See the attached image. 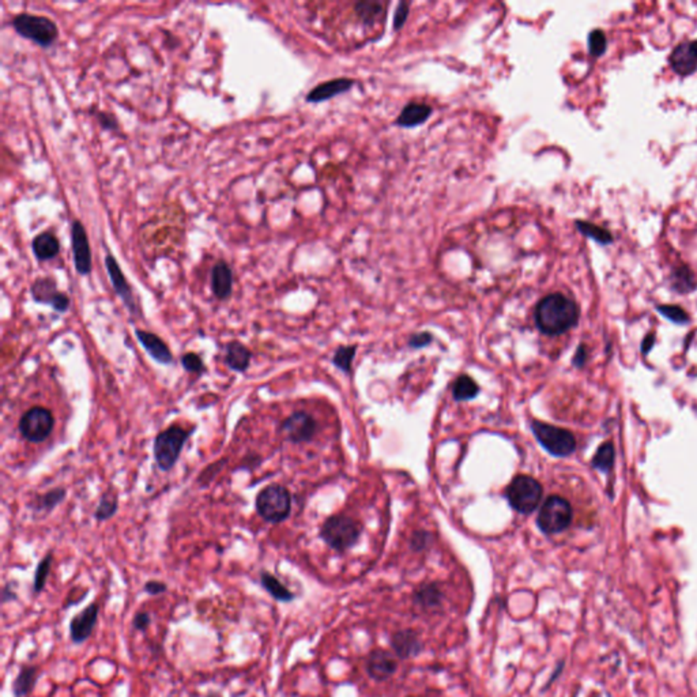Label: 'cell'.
<instances>
[{
    "label": "cell",
    "mask_w": 697,
    "mask_h": 697,
    "mask_svg": "<svg viewBox=\"0 0 697 697\" xmlns=\"http://www.w3.org/2000/svg\"><path fill=\"white\" fill-rule=\"evenodd\" d=\"M151 624V617L148 612H138L132 619V628L135 631L145 632Z\"/></svg>",
    "instance_id": "cell-44"
},
{
    "label": "cell",
    "mask_w": 697,
    "mask_h": 697,
    "mask_svg": "<svg viewBox=\"0 0 697 697\" xmlns=\"http://www.w3.org/2000/svg\"><path fill=\"white\" fill-rule=\"evenodd\" d=\"M353 83H354V80L350 78H337V79L327 80L324 83L318 85L316 87H314L307 94V101L308 102H323V101L330 100L335 96H339L342 93L348 92L351 89Z\"/></svg>",
    "instance_id": "cell-22"
},
{
    "label": "cell",
    "mask_w": 697,
    "mask_h": 697,
    "mask_svg": "<svg viewBox=\"0 0 697 697\" xmlns=\"http://www.w3.org/2000/svg\"><path fill=\"white\" fill-rule=\"evenodd\" d=\"M67 498V491L62 486L53 488L43 495H37L33 502L29 505L37 514H50L57 505H60Z\"/></svg>",
    "instance_id": "cell-25"
},
{
    "label": "cell",
    "mask_w": 697,
    "mask_h": 697,
    "mask_svg": "<svg viewBox=\"0 0 697 697\" xmlns=\"http://www.w3.org/2000/svg\"><path fill=\"white\" fill-rule=\"evenodd\" d=\"M354 353H355V346H344V348H339L335 351L332 362L341 371L348 372L350 368H351V361H353Z\"/></svg>",
    "instance_id": "cell-37"
},
{
    "label": "cell",
    "mask_w": 697,
    "mask_h": 697,
    "mask_svg": "<svg viewBox=\"0 0 697 697\" xmlns=\"http://www.w3.org/2000/svg\"><path fill=\"white\" fill-rule=\"evenodd\" d=\"M258 515L265 522L278 524L286 521L292 512V495L288 488L272 484L263 488L255 500Z\"/></svg>",
    "instance_id": "cell-3"
},
{
    "label": "cell",
    "mask_w": 697,
    "mask_h": 697,
    "mask_svg": "<svg viewBox=\"0 0 697 697\" xmlns=\"http://www.w3.org/2000/svg\"><path fill=\"white\" fill-rule=\"evenodd\" d=\"M31 249L37 260L40 262H47L57 256L60 251V241L59 239L50 232H43L37 234L33 241H31Z\"/></svg>",
    "instance_id": "cell-24"
},
{
    "label": "cell",
    "mask_w": 697,
    "mask_h": 697,
    "mask_svg": "<svg viewBox=\"0 0 697 697\" xmlns=\"http://www.w3.org/2000/svg\"><path fill=\"white\" fill-rule=\"evenodd\" d=\"M17 598H18V596H17L15 590L13 589L11 583H8V584H6V586L3 587V590H1V602H3V603L10 602V600H15Z\"/></svg>",
    "instance_id": "cell-46"
},
{
    "label": "cell",
    "mask_w": 697,
    "mask_h": 697,
    "mask_svg": "<svg viewBox=\"0 0 697 697\" xmlns=\"http://www.w3.org/2000/svg\"><path fill=\"white\" fill-rule=\"evenodd\" d=\"M38 680V668L33 665H25L20 669L14 682L13 695L14 697H25L33 691Z\"/></svg>",
    "instance_id": "cell-26"
},
{
    "label": "cell",
    "mask_w": 697,
    "mask_h": 697,
    "mask_svg": "<svg viewBox=\"0 0 697 697\" xmlns=\"http://www.w3.org/2000/svg\"><path fill=\"white\" fill-rule=\"evenodd\" d=\"M584 360H586V350H584L583 346H580L579 350L576 351V355H575V358H573V362H575L577 367H582V365H583V362H584Z\"/></svg>",
    "instance_id": "cell-47"
},
{
    "label": "cell",
    "mask_w": 697,
    "mask_h": 697,
    "mask_svg": "<svg viewBox=\"0 0 697 697\" xmlns=\"http://www.w3.org/2000/svg\"><path fill=\"white\" fill-rule=\"evenodd\" d=\"M14 30L26 40L43 48L50 47L59 37V27L48 17L22 13L11 21Z\"/></svg>",
    "instance_id": "cell-4"
},
{
    "label": "cell",
    "mask_w": 697,
    "mask_h": 697,
    "mask_svg": "<svg viewBox=\"0 0 697 697\" xmlns=\"http://www.w3.org/2000/svg\"><path fill=\"white\" fill-rule=\"evenodd\" d=\"M71 247L76 273L79 275L90 274L93 270L92 248L86 229L79 220H74L71 224Z\"/></svg>",
    "instance_id": "cell-12"
},
{
    "label": "cell",
    "mask_w": 697,
    "mask_h": 697,
    "mask_svg": "<svg viewBox=\"0 0 697 697\" xmlns=\"http://www.w3.org/2000/svg\"><path fill=\"white\" fill-rule=\"evenodd\" d=\"M386 3L383 1H358L355 4V13L358 18L368 25H372L377 18H380L384 13Z\"/></svg>",
    "instance_id": "cell-29"
},
{
    "label": "cell",
    "mask_w": 697,
    "mask_h": 697,
    "mask_svg": "<svg viewBox=\"0 0 697 697\" xmlns=\"http://www.w3.org/2000/svg\"><path fill=\"white\" fill-rule=\"evenodd\" d=\"M197 428L185 429L178 423H174L165 430L160 432L153 443V455L158 469L168 473L174 469L190 437L195 433Z\"/></svg>",
    "instance_id": "cell-2"
},
{
    "label": "cell",
    "mask_w": 697,
    "mask_h": 697,
    "mask_svg": "<svg viewBox=\"0 0 697 697\" xmlns=\"http://www.w3.org/2000/svg\"><path fill=\"white\" fill-rule=\"evenodd\" d=\"M429 544H430V535L426 531L414 533V535L411 537V541H410V547L414 551H423L429 547Z\"/></svg>",
    "instance_id": "cell-42"
},
{
    "label": "cell",
    "mask_w": 697,
    "mask_h": 697,
    "mask_svg": "<svg viewBox=\"0 0 697 697\" xmlns=\"http://www.w3.org/2000/svg\"><path fill=\"white\" fill-rule=\"evenodd\" d=\"M409 11H410V3L400 1L398 4V8L394 14V30H400L406 24V20L409 17Z\"/></svg>",
    "instance_id": "cell-41"
},
{
    "label": "cell",
    "mask_w": 697,
    "mask_h": 697,
    "mask_svg": "<svg viewBox=\"0 0 697 697\" xmlns=\"http://www.w3.org/2000/svg\"><path fill=\"white\" fill-rule=\"evenodd\" d=\"M452 393L456 400H470L478 395L479 387L470 376L462 374L455 380Z\"/></svg>",
    "instance_id": "cell-30"
},
{
    "label": "cell",
    "mask_w": 697,
    "mask_h": 697,
    "mask_svg": "<svg viewBox=\"0 0 697 697\" xmlns=\"http://www.w3.org/2000/svg\"><path fill=\"white\" fill-rule=\"evenodd\" d=\"M535 323L547 335H560L571 330L579 321V308L572 299L551 293L535 307Z\"/></svg>",
    "instance_id": "cell-1"
},
{
    "label": "cell",
    "mask_w": 697,
    "mask_h": 697,
    "mask_svg": "<svg viewBox=\"0 0 697 697\" xmlns=\"http://www.w3.org/2000/svg\"><path fill=\"white\" fill-rule=\"evenodd\" d=\"M542 485L528 475H518L505 491L509 505L523 515L534 512L542 498Z\"/></svg>",
    "instance_id": "cell-6"
},
{
    "label": "cell",
    "mask_w": 697,
    "mask_h": 697,
    "mask_svg": "<svg viewBox=\"0 0 697 697\" xmlns=\"http://www.w3.org/2000/svg\"><path fill=\"white\" fill-rule=\"evenodd\" d=\"M407 697H420V696H407Z\"/></svg>",
    "instance_id": "cell-48"
},
{
    "label": "cell",
    "mask_w": 697,
    "mask_h": 697,
    "mask_svg": "<svg viewBox=\"0 0 697 697\" xmlns=\"http://www.w3.org/2000/svg\"><path fill=\"white\" fill-rule=\"evenodd\" d=\"M607 48V38L600 29H596L589 34V50L593 56H600Z\"/></svg>",
    "instance_id": "cell-38"
},
{
    "label": "cell",
    "mask_w": 697,
    "mask_h": 697,
    "mask_svg": "<svg viewBox=\"0 0 697 697\" xmlns=\"http://www.w3.org/2000/svg\"><path fill=\"white\" fill-rule=\"evenodd\" d=\"M361 535V526L348 516H330L322 526L321 537L324 542L337 551L353 548Z\"/></svg>",
    "instance_id": "cell-5"
},
{
    "label": "cell",
    "mask_w": 697,
    "mask_h": 697,
    "mask_svg": "<svg viewBox=\"0 0 697 697\" xmlns=\"http://www.w3.org/2000/svg\"><path fill=\"white\" fill-rule=\"evenodd\" d=\"M252 360V351L240 341H230L225 350V365L237 374H246Z\"/></svg>",
    "instance_id": "cell-21"
},
{
    "label": "cell",
    "mask_w": 697,
    "mask_h": 697,
    "mask_svg": "<svg viewBox=\"0 0 697 697\" xmlns=\"http://www.w3.org/2000/svg\"><path fill=\"white\" fill-rule=\"evenodd\" d=\"M211 290L220 301H226L232 296L233 272L225 260H218L211 269Z\"/></svg>",
    "instance_id": "cell-19"
},
{
    "label": "cell",
    "mask_w": 697,
    "mask_h": 697,
    "mask_svg": "<svg viewBox=\"0 0 697 697\" xmlns=\"http://www.w3.org/2000/svg\"><path fill=\"white\" fill-rule=\"evenodd\" d=\"M31 299L37 304L50 305L57 314H66L71 307V299L67 293L59 290L57 283L50 276H40L30 285Z\"/></svg>",
    "instance_id": "cell-10"
},
{
    "label": "cell",
    "mask_w": 697,
    "mask_h": 697,
    "mask_svg": "<svg viewBox=\"0 0 697 697\" xmlns=\"http://www.w3.org/2000/svg\"><path fill=\"white\" fill-rule=\"evenodd\" d=\"M52 561H53V556H52V553H48L38 563L36 572H34V580H33V593L34 594H40L45 589V584H47V580H48V576L50 573Z\"/></svg>",
    "instance_id": "cell-32"
},
{
    "label": "cell",
    "mask_w": 697,
    "mask_h": 697,
    "mask_svg": "<svg viewBox=\"0 0 697 697\" xmlns=\"http://www.w3.org/2000/svg\"><path fill=\"white\" fill-rule=\"evenodd\" d=\"M572 522V507L565 498L550 496L538 515V527L545 534H557L570 527Z\"/></svg>",
    "instance_id": "cell-9"
},
{
    "label": "cell",
    "mask_w": 697,
    "mask_h": 697,
    "mask_svg": "<svg viewBox=\"0 0 697 697\" xmlns=\"http://www.w3.org/2000/svg\"><path fill=\"white\" fill-rule=\"evenodd\" d=\"M135 337L141 346L148 351L150 357L160 365H172L174 362L172 350L168 344L157 334L146 330L135 328Z\"/></svg>",
    "instance_id": "cell-17"
},
{
    "label": "cell",
    "mask_w": 697,
    "mask_h": 697,
    "mask_svg": "<svg viewBox=\"0 0 697 697\" xmlns=\"http://www.w3.org/2000/svg\"><path fill=\"white\" fill-rule=\"evenodd\" d=\"M390 645L399 659H411L418 656L423 651V643L421 636L417 631L406 628L399 629L391 635Z\"/></svg>",
    "instance_id": "cell-16"
},
{
    "label": "cell",
    "mask_w": 697,
    "mask_h": 697,
    "mask_svg": "<svg viewBox=\"0 0 697 697\" xmlns=\"http://www.w3.org/2000/svg\"><path fill=\"white\" fill-rule=\"evenodd\" d=\"M444 593L439 583H423L413 593V603L423 612L437 610L443 606Z\"/></svg>",
    "instance_id": "cell-20"
},
{
    "label": "cell",
    "mask_w": 697,
    "mask_h": 697,
    "mask_svg": "<svg viewBox=\"0 0 697 697\" xmlns=\"http://www.w3.org/2000/svg\"><path fill=\"white\" fill-rule=\"evenodd\" d=\"M226 462H227V458H223L220 460L210 463L207 467H204L197 479L200 488L209 486V484H211L216 479V477L224 470Z\"/></svg>",
    "instance_id": "cell-36"
},
{
    "label": "cell",
    "mask_w": 697,
    "mask_h": 697,
    "mask_svg": "<svg viewBox=\"0 0 697 697\" xmlns=\"http://www.w3.org/2000/svg\"><path fill=\"white\" fill-rule=\"evenodd\" d=\"M432 342V335L429 332H420V334H414L410 341H409V345L411 348H421L428 346L429 344Z\"/></svg>",
    "instance_id": "cell-45"
},
{
    "label": "cell",
    "mask_w": 697,
    "mask_h": 697,
    "mask_svg": "<svg viewBox=\"0 0 697 697\" xmlns=\"http://www.w3.org/2000/svg\"><path fill=\"white\" fill-rule=\"evenodd\" d=\"M365 672L376 682L387 681L398 672V658L383 648L372 649L365 659Z\"/></svg>",
    "instance_id": "cell-14"
},
{
    "label": "cell",
    "mask_w": 697,
    "mask_h": 697,
    "mask_svg": "<svg viewBox=\"0 0 697 697\" xmlns=\"http://www.w3.org/2000/svg\"><path fill=\"white\" fill-rule=\"evenodd\" d=\"M670 64L678 75L694 74L697 70V40L677 45L670 55Z\"/></svg>",
    "instance_id": "cell-18"
},
{
    "label": "cell",
    "mask_w": 697,
    "mask_h": 697,
    "mask_svg": "<svg viewBox=\"0 0 697 697\" xmlns=\"http://www.w3.org/2000/svg\"><path fill=\"white\" fill-rule=\"evenodd\" d=\"M575 225L580 233L593 239L594 241H597L602 246H607V244L613 243V234L602 226H598V225L587 223V221H576Z\"/></svg>",
    "instance_id": "cell-31"
},
{
    "label": "cell",
    "mask_w": 697,
    "mask_h": 697,
    "mask_svg": "<svg viewBox=\"0 0 697 697\" xmlns=\"http://www.w3.org/2000/svg\"><path fill=\"white\" fill-rule=\"evenodd\" d=\"M286 439L295 444L308 443L314 439L318 430L316 420L307 411H296L290 414L281 426Z\"/></svg>",
    "instance_id": "cell-13"
},
{
    "label": "cell",
    "mask_w": 697,
    "mask_h": 697,
    "mask_svg": "<svg viewBox=\"0 0 697 697\" xmlns=\"http://www.w3.org/2000/svg\"><path fill=\"white\" fill-rule=\"evenodd\" d=\"M531 430L540 444L554 456H568L576 449V439L567 429L533 421Z\"/></svg>",
    "instance_id": "cell-8"
},
{
    "label": "cell",
    "mask_w": 697,
    "mask_h": 697,
    "mask_svg": "<svg viewBox=\"0 0 697 697\" xmlns=\"http://www.w3.org/2000/svg\"><path fill=\"white\" fill-rule=\"evenodd\" d=\"M658 311L675 323H685L688 321L687 312L682 308L675 307V305H661V307H658Z\"/></svg>",
    "instance_id": "cell-39"
},
{
    "label": "cell",
    "mask_w": 697,
    "mask_h": 697,
    "mask_svg": "<svg viewBox=\"0 0 697 697\" xmlns=\"http://www.w3.org/2000/svg\"><path fill=\"white\" fill-rule=\"evenodd\" d=\"M180 364L183 369L188 374H202L207 371L202 355L195 351H187L180 357Z\"/></svg>",
    "instance_id": "cell-34"
},
{
    "label": "cell",
    "mask_w": 697,
    "mask_h": 697,
    "mask_svg": "<svg viewBox=\"0 0 697 697\" xmlns=\"http://www.w3.org/2000/svg\"><path fill=\"white\" fill-rule=\"evenodd\" d=\"M260 584L278 602L289 603L296 598L295 593H292L273 573L267 571L260 572Z\"/></svg>",
    "instance_id": "cell-27"
},
{
    "label": "cell",
    "mask_w": 697,
    "mask_h": 697,
    "mask_svg": "<svg viewBox=\"0 0 697 697\" xmlns=\"http://www.w3.org/2000/svg\"><path fill=\"white\" fill-rule=\"evenodd\" d=\"M432 112L433 109L423 102H410L402 109L397 119V125L403 128L423 125L429 119Z\"/></svg>",
    "instance_id": "cell-23"
},
{
    "label": "cell",
    "mask_w": 697,
    "mask_h": 697,
    "mask_svg": "<svg viewBox=\"0 0 697 697\" xmlns=\"http://www.w3.org/2000/svg\"><path fill=\"white\" fill-rule=\"evenodd\" d=\"M118 511H119V498L112 489H108L101 495L97 508L94 511V519L97 522H106L112 519L118 514Z\"/></svg>",
    "instance_id": "cell-28"
},
{
    "label": "cell",
    "mask_w": 697,
    "mask_h": 697,
    "mask_svg": "<svg viewBox=\"0 0 697 697\" xmlns=\"http://www.w3.org/2000/svg\"><path fill=\"white\" fill-rule=\"evenodd\" d=\"M614 462V447L612 443L602 444L593 458V466L602 472H607Z\"/></svg>",
    "instance_id": "cell-33"
},
{
    "label": "cell",
    "mask_w": 697,
    "mask_h": 697,
    "mask_svg": "<svg viewBox=\"0 0 697 697\" xmlns=\"http://www.w3.org/2000/svg\"><path fill=\"white\" fill-rule=\"evenodd\" d=\"M96 119L99 122V125L104 128V129H109V131H119V123L116 120V118L109 113V112H105V111H99L96 113Z\"/></svg>",
    "instance_id": "cell-40"
},
{
    "label": "cell",
    "mask_w": 697,
    "mask_h": 697,
    "mask_svg": "<svg viewBox=\"0 0 697 697\" xmlns=\"http://www.w3.org/2000/svg\"><path fill=\"white\" fill-rule=\"evenodd\" d=\"M55 417L50 409L33 406L22 414L18 423L21 436L34 444L44 443L53 432Z\"/></svg>",
    "instance_id": "cell-7"
},
{
    "label": "cell",
    "mask_w": 697,
    "mask_h": 697,
    "mask_svg": "<svg viewBox=\"0 0 697 697\" xmlns=\"http://www.w3.org/2000/svg\"><path fill=\"white\" fill-rule=\"evenodd\" d=\"M167 590H168L167 583H164L161 580H149L143 586V591L149 596H153V597L161 596V594L167 593Z\"/></svg>",
    "instance_id": "cell-43"
},
{
    "label": "cell",
    "mask_w": 697,
    "mask_h": 697,
    "mask_svg": "<svg viewBox=\"0 0 697 697\" xmlns=\"http://www.w3.org/2000/svg\"><path fill=\"white\" fill-rule=\"evenodd\" d=\"M673 283L678 292H689L695 288V279L691 270L685 266L677 267L673 272Z\"/></svg>",
    "instance_id": "cell-35"
},
{
    "label": "cell",
    "mask_w": 697,
    "mask_h": 697,
    "mask_svg": "<svg viewBox=\"0 0 697 697\" xmlns=\"http://www.w3.org/2000/svg\"><path fill=\"white\" fill-rule=\"evenodd\" d=\"M99 613L100 607L97 603H90L85 609H82L79 613L74 614L70 620V638L75 645H80L86 642L99 620Z\"/></svg>",
    "instance_id": "cell-15"
},
{
    "label": "cell",
    "mask_w": 697,
    "mask_h": 697,
    "mask_svg": "<svg viewBox=\"0 0 697 697\" xmlns=\"http://www.w3.org/2000/svg\"><path fill=\"white\" fill-rule=\"evenodd\" d=\"M104 263H105L106 273H108V276H109V279L112 282V286H113L116 295L119 296V299L123 301L125 308L128 309V312L131 315H138L139 314L138 302H136L135 296H134L132 288L129 286V283H128V281L125 278L123 270L120 269L116 258L111 252H106Z\"/></svg>",
    "instance_id": "cell-11"
}]
</instances>
